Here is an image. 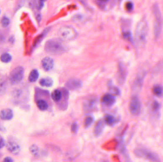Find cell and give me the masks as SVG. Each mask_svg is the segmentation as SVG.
<instances>
[{
    "label": "cell",
    "mask_w": 163,
    "mask_h": 162,
    "mask_svg": "<svg viewBox=\"0 0 163 162\" xmlns=\"http://www.w3.org/2000/svg\"><path fill=\"white\" fill-rule=\"evenodd\" d=\"M51 97L54 102H59L62 99V92L59 89H56L52 92Z\"/></svg>",
    "instance_id": "d6986e66"
},
{
    "label": "cell",
    "mask_w": 163,
    "mask_h": 162,
    "mask_svg": "<svg viewBox=\"0 0 163 162\" xmlns=\"http://www.w3.org/2000/svg\"><path fill=\"white\" fill-rule=\"evenodd\" d=\"M160 108V105L158 102L157 101H154L153 104V108L154 110H157L159 109Z\"/></svg>",
    "instance_id": "836d02e7"
},
{
    "label": "cell",
    "mask_w": 163,
    "mask_h": 162,
    "mask_svg": "<svg viewBox=\"0 0 163 162\" xmlns=\"http://www.w3.org/2000/svg\"><path fill=\"white\" fill-rule=\"evenodd\" d=\"M44 50L50 54L60 55L66 51V47L59 40L52 39L46 42L44 46Z\"/></svg>",
    "instance_id": "3957f363"
},
{
    "label": "cell",
    "mask_w": 163,
    "mask_h": 162,
    "mask_svg": "<svg viewBox=\"0 0 163 162\" xmlns=\"http://www.w3.org/2000/svg\"><path fill=\"white\" fill-rule=\"evenodd\" d=\"M93 122V118L91 117H87L85 119L84 126L85 127H88L91 126Z\"/></svg>",
    "instance_id": "484cf974"
},
{
    "label": "cell",
    "mask_w": 163,
    "mask_h": 162,
    "mask_svg": "<svg viewBox=\"0 0 163 162\" xmlns=\"http://www.w3.org/2000/svg\"><path fill=\"white\" fill-rule=\"evenodd\" d=\"M78 129V126L76 122H73L71 126V131L73 133H76Z\"/></svg>",
    "instance_id": "4dcf8cb0"
},
{
    "label": "cell",
    "mask_w": 163,
    "mask_h": 162,
    "mask_svg": "<svg viewBox=\"0 0 163 162\" xmlns=\"http://www.w3.org/2000/svg\"><path fill=\"white\" fill-rule=\"evenodd\" d=\"M37 106L38 108L42 111L47 110L48 108V104L43 99H39L36 102Z\"/></svg>",
    "instance_id": "44dd1931"
},
{
    "label": "cell",
    "mask_w": 163,
    "mask_h": 162,
    "mask_svg": "<svg viewBox=\"0 0 163 162\" xmlns=\"http://www.w3.org/2000/svg\"><path fill=\"white\" fill-rule=\"evenodd\" d=\"M111 90L112 92H114L115 94H119L120 93V91L119 89L116 88L115 87H112Z\"/></svg>",
    "instance_id": "8d00e7d4"
},
{
    "label": "cell",
    "mask_w": 163,
    "mask_h": 162,
    "mask_svg": "<svg viewBox=\"0 0 163 162\" xmlns=\"http://www.w3.org/2000/svg\"><path fill=\"white\" fill-rule=\"evenodd\" d=\"M109 162L108 161H103V162Z\"/></svg>",
    "instance_id": "60d3db41"
},
{
    "label": "cell",
    "mask_w": 163,
    "mask_h": 162,
    "mask_svg": "<svg viewBox=\"0 0 163 162\" xmlns=\"http://www.w3.org/2000/svg\"><path fill=\"white\" fill-rule=\"evenodd\" d=\"M5 143L3 137L0 136V149L3 148L5 146Z\"/></svg>",
    "instance_id": "e575fe53"
},
{
    "label": "cell",
    "mask_w": 163,
    "mask_h": 162,
    "mask_svg": "<svg viewBox=\"0 0 163 162\" xmlns=\"http://www.w3.org/2000/svg\"><path fill=\"white\" fill-rule=\"evenodd\" d=\"M42 67L46 71H49L53 68L54 62L50 57H46L42 61Z\"/></svg>",
    "instance_id": "5bb4252c"
},
{
    "label": "cell",
    "mask_w": 163,
    "mask_h": 162,
    "mask_svg": "<svg viewBox=\"0 0 163 162\" xmlns=\"http://www.w3.org/2000/svg\"><path fill=\"white\" fill-rule=\"evenodd\" d=\"M51 28L50 27H48V28H46L44 30H43V32L41 33V34L40 35L38 36L37 37L36 39V40L34 41V43H33V47L35 48L38 45V44H39L43 40V39L44 38V37L46 36V35L49 33L50 30Z\"/></svg>",
    "instance_id": "e0dca14e"
},
{
    "label": "cell",
    "mask_w": 163,
    "mask_h": 162,
    "mask_svg": "<svg viewBox=\"0 0 163 162\" xmlns=\"http://www.w3.org/2000/svg\"><path fill=\"white\" fill-rule=\"evenodd\" d=\"M135 155L138 157L147 160L152 162H161L160 158L158 155L147 149L139 147L135 149Z\"/></svg>",
    "instance_id": "277c9868"
},
{
    "label": "cell",
    "mask_w": 163,
    "mask_h": 162,
    "mask_svg": "<svg viewBox=\"0 0 163 162\" xmlns=\"http://www.w3.org/2000/svg\"><path fill=\"white\" fill-rule=\"evenodd\" d=\"M105 123L104 120H99L96 124L95 125L94 128V134L96 137H98L101 135L104 128H105Z\"/></svg>",
    "instance_id": "4fadbf2b"
},
{
    "label": "cell",
    "mask_w": 163,
    "mask_h": 162,
    "mask_svg": "<svg viewBox=\"0 0 163 162\" xmlns=\"http://www.w3.org/2000/svg\"><path fill=\"white\" fill-rule=\"evenodd\" d=\"M24 69L21 66L16 67L11 71L9 75V81L12 85H17L23 81L24 77Z\"/></svg>",
    "instance_id": "8992f818"
},
{
    "label": "cell",
    "mask_w": 163,
    "mask_h": 162,
    "mask_svg": "<svg viewBox=\"0 0 163 162\" xmlns=\"http://www.w3.org/2000/svg\"><path fill=\"white\" fill-rule=\"evenodd\" d=\"M6 88V83L3 79H0V93H3Z\"/></svg>",
    "instance_id": "4316f807"
},
{
    "label": "cell",
    "mask_w": 163,
    "mask_h": 162,
    "mask_svg": "<svg viewBox=\"0 0 163 162\" xmlns=\"http://www.w3.org/2000/svg\"><path fill=\"white\" fill-rule=\"evenodd\" d=\"M98 99L95 97H90L84 101L83 108L85 113L94 112L98 107Z\"/></svg>",
    "instance_id": "9c48e42d"
},
{
    "label": "cell",
    "mask_w": 163,
    "mask_h": 162,
    "mask_svg": "<svg viewBox=\"0 0 163 162\" xmlns=\"http://www.w3.org/2000/svg\"><path fill=\"white\" fill-rule=\"evenodd\" d=\"M129 110L133 116L139 115L141 111V103L137 95L132 97L129 104Z\"/></svg>",
    "instance_id": "ba28073f"
},
{
    "label": "cell",
    "mask_w": 163,
    "mask_h": 162,
    "mask_svg": "<svg viewBox=\"0 0 163 162\" xmlns=\"http://www.w3.org/2000/svg\"><path fill=\"white\" fill-rule=\"evenodd\" d=\"M14 113L13 111L9 108L4 109L0 112V118L4 120H10L13 118Z\"/></svg>",
    "instance_id": "9a60e30c"
},
{
    "label": "cell",
    "mask_w": 163,
    "mask_h": 162,
    "mask_svg": "<svg viewBox=\"0 0 163 162\" xmlns=\"http://www.w3.org/2000/svg\"><path fill=\"white\" fill-rule=\"evenodd\" d=\"M82 82L80 80L73 79L67 81L65 86L66 88L70 90H76L82 87Z\"/></svg>",
    "instance_id": "7c38bea8"
},
{
    "label": "cell",
    "mask_w": 163,
    "mask_h": 162,
    "mask_svg": "<svg viewBox=\"0 0 163 162\" xmlns=\"http://www.w3.org/2000/svg\"><path fill=\"white\" fill-rule=\"evenodd\" d=\"M37 20H38V21H39L41 19V15H38V16L37 17Z\"/></svg>",
    "instance_id": "ab89813d"
},
{
    "label": "cell",
    "mask_w": 163,
    "mask_h": 162,
    "mask_svg": "<svg viewBox=\"0 0 163 162\" xmlns=\"http://www.w3.org/2000/svg\"><path fill=\"white\" fill-rule=\"evenodd\" d=\"M1 24L3 27H7L9 25L10 23V19L8 18L7 17L4 16L3 17L2 19H1Z\"/></svg>",
    "instance_id": "83f0119b"
},
{
    "label": "cell",
    "mask_w": 163,
    "mask_h": 162,
    "mask_svg": "<svg viewBox=\"0 0 163 162\" xmlns=\"http://www.w3.org/2000/svg\"><path fill=\"white\" fill-rule=\"evenodd\" d=\"M148 28V21L144 17L138 23L135 29V40L138 45H144L147 42Z\"/></svg>",
    "instance_id": "6da1fadb"
},
{
    "label": "cell",
    "mask_w": 163,
    "mask_h": 162,
    "mask_svg": "<svg viewBox=\"0 0 163 162\" xmlns=\"http://www.w3.org/2000/svg\"><path fill=\"white\" fill-rule=\"evenodd\" d=\"M9 42H11V43H14L15 42V38H14V36H11L9 38Z\"/></svg>",
    "instance_id": "f35d334b"
},
{
    "label": "cell",
    "mask_w": 163,
    "mask_h": 162,
    "mask_svg": "<svg viewBox=\"0 0 163 162\" xmlns=\"http://www.w3.org/2000/svg\"><path fill=\"white\" fill-rule=\"evenodd\" d=\"M6 147L9 152L13 155H18L21 151V147L17 143L14 141H9L6 144Z\"/></svg>",
    "instance_id": "30bf717a"
},
{
    "label": "cell",
    "mask_w": 163,
    "mask_h": 162,
    "mask_svg": "<svg viewBox=\"0 0 163 162\" xmlns=\"http://www.w3.org/2000/svg\"><path fill=\"white\" fill-rule=\"evenodd\" d=\"M102 101L105 105L110 107L115 103L116 98L114 96L107 94L103 96Z\"/></svg>",
    "instance_id": "2e32d148"
},
{
    "label": "cell",
    "mask_w": 163,
    "mask_h": 162,
    "mask_svg": "<svg viewBox=\"0 0 163 162\" xmlns=\"http://www.w3.org/2000/svg\"><path fill=\"white\" fill-rule=\"evenodd\" d=\"M58 35L63 40H71L76 38L77 33L75 29L69 26H62L58 30Z\"/></svg>",
    "instance_id": "5b68a950"
},
{
    "label": "cell",
    "mask_w": 163,
    "mask_h": 162,
    "mask_svg": "<svg viewBox=\"0 0 163 162\" xmlns=\"http://www.w3.org/2000/svg\"><path fill=\"white\" fill-rule=\"evenodd\" d=\"M22 94V91L21 89H16L14 92L13 95L15 98H19V97H20Z\"/></svg>",
    "instance_id": "d6a6232c"
},
{
    "label": "cell",
    "mask_w": 163,
    "mask_h": 162,
    "mask_svg": "<svg viewBox=\"0 0 163 162\" xmlns=\"http://www.w3.org/2000/svg\"><path fill=\"white\" fill-rule=\"evenodd\" d=\"M3 162H14V161L11 157H6L4 159Z\"/></svg>",
    "instance_id": "74e56055"
},
{
    "label": "cell",
    "mask_w": 163,
    "mask_h": 162,
    "mask_svg": "<svg viewBox=\"0 0 163 162\" xmlns=\"http://www.w3.org/2000/svg\"><path fill=\"white\" fill-rule=\"evenodd\" d=\"M125 8L127 10L130 11L134 8V4L132 1H128L125 4Z\"/></svg>",
    "instance_id": "1f68e13d"
},
{
    "label": "cell",
    "mask_w": 163,
    "mask_h": 162,
    "mask_svg": "<svg viewBox=\"0 0 163 162\" xmlns=\"http://www.w3.org/2000/svg\"><path fill=\"white\" fill-rule=\"evenodd\" d=\"M44 6V1H38V4H37V8L39 10L42 9V8Z\"/></svg>",
    "instance_id": "d590c367"
},
{
    "label": "cell",
    "mask_w": 163,
    "mask_h": 162,
    "mask_svg": "<svg viewBox=\"0 0 163 162\" xmlns=\"http://www.w3.org/2000/svg\"><path fill=\"white\" fill-rule=\"evenodd\" d=\"M147 71L146 69L143 68L141 69L137 74L132 85V89L135 91H138L142 87L144 81V78L147 75Z\"/></svg>",
    "instance_id": "52a82bcc"
},
{
    "label": "cell",
    "mask_w": 163,
    "mask_h": 162,
    "mask_svg": "<svg viewBox=\"0 0 163 162\" xmlns=\"http://www.w3.org/2000/svg\"><path fill=\"white\" fill-rule=\"evenodd\" d=\"M123 36L124 38L127 39V40H132V33L130 31H127V32H124L123 33Z\"/></svg>",
    "instance_id": "f546056e"
},
{
    "label": "cell",
    "mask_w": 163,
    "mask_h": 162,
    "mask_svg": "<svg viewBox=\"0 0 163 162\" xmlns=\"http://www.w3.org/2000/svg\"><path fill=\"white\" fill-rule=\"evenodd\" d=\"M127 71L125 66L123 64L120 63L119 64L118 72V81L121 84H122L125 81L127 78Z\"/></svg>",
    "instance_id": "8fae6325"
},
{
    "label": "cell",
    "mask_w": 163,
    "mask_h": 162,
    "mask_svg": "<svg viewBox=\"0 0 163 162\" xmlns=\"http://www.w3.org/2000/svg\"><path fill=\"white\" fill-rule=\"evenodd\" d=\"M39 148L36 144H33L30 147V151L33 156H37L39 154Z\"/></svg>",
    "instance_id": "d4e9b609"
},
{
    "label": "cell",
    "mask_w": 163,
    "mask_h": 162,
    "mask_svg": "<svg viewBox=\"0 0 163 162\" xmlns=\"http://www.w3.org/2000/svg\"><path fill=\"white\" fill-rule=\"evenodd\" d=\"M40 84L43 87H50L53 85V80L51 78H44L41 79L39 81Z\"/></svg>",
    "instance_id": "ac0fdd59"
},
{
    "label": "cell",
    "mask_w": 163,
    "mask_h": 162,
    "mask_svg": "<svg viewBox=\"0 0 163 162\" xmlns=\"http://www.w3.org/2000/svg\"><path fill=\"white\" fill-rule=\"evenodd\" d=\"M12 59V57L10 54L8 53H4L1 55L0 57V59L4 63H8Z\"/></svg>",
    "instance_id": "cb8c5ba5"
},
{
    "label": "cell",
    "mask_w": 163,
    "mask_h": 162,
    "mask_svg": "<svg viewBox=\"0 0 163 162\" xmlns=\"http://www.w3.org/2000/svg\"><path fill=\"white\" fill-rule=\"evenodd\" d=\"M154 21V34L156 38H158L162 32L163 26L162 15L159 5L158 3H155L153 6Z\"/></svg>",
    "instance_id": "7a4b0ae2"
},
{
    "label": "cell",
    "mask_w": 163,
    "mask_h": 162,
    "mask_svg": "<svg viewBox=\"0 0 163 162\" xmlns=\"http://www.w3.org/2000/svg\"><path fill=\"white\" fill-rule=\"evenodd\" d=\"M105 123L109 126H112L116 122V119L114 116L110 115H106L104 118Z\"/></svg>",
    "instance_id": "7402d4cb"
},
{
    "label": "cell",
    "mask_w": 163,
    "mask_h": 162,
    "mask_svg": "<svg viewBox=\"0 0 163 162\" xmlns=\"http://www.w3.org/2000/svg\"><path fill=\"white\" fill-rule=\"evenodd\" d=\"M153 91L156 96L160 97L163 94V87L161 85H156L153 87Z\"/></svg>",
    "instance_id": "603a6c76"
},
{
    "label": "cell",
    "mask_w": 163,
    "mask_h": 162,
    "mask_svg": "<svg viewBox=\"0 0 163 162\" xmlns=\"http://www.w3.org/2000/svg\"><path fill=\"white\" fill-rule=\"evenodd\" d=\"M109 1H97L96 4H98V6L101 9H105L106 5H107V3Z\"/></svg>",
    "instance_id": "f1b7e54d"
},
{
    "label": "cell",
    "mask_w": 163,
    "mask_h": 162,
    "mask_svg": "<svg viewBox=\"0 0 163 162\" xmlns=\"http://www.w3.org/2000/svg\"><path fill=\"white\" fill-rule=\"evenodd\" d=\"M39 76V73L37 69H33L29 75V78H28L29 81L31 82H36L38 79Z\"/></svg>",
    "instance_id": "ffe728a7"
}]
</instances>
